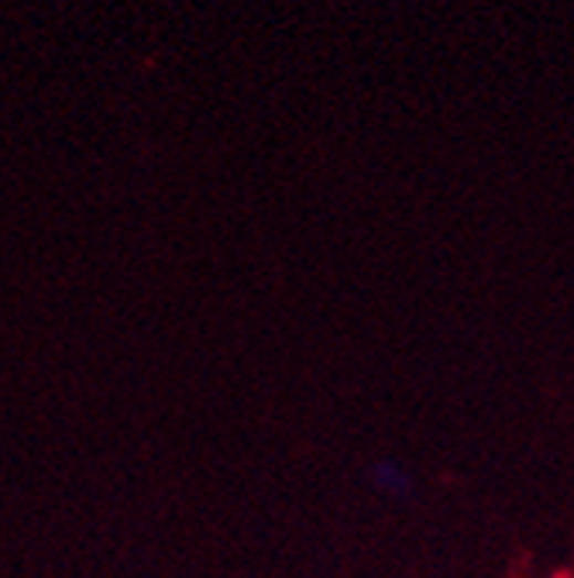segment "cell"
Masks as SVG:
<instances>
[{"label":"cell","instance_id":"1","mask_svg":"<svg viewBox=\"0 0 574 578\" xmlns=\"http://www.w3.org/2000/svg\"><path fill=\"white\" fill-rule=\"evenodd\" d=\"M375 482H378V486L399 489V493H403V489L409 486V482H406L403 475H396V468H393V465H378V468H375Z\"/></svg>","mask_w":574,"mask_h":578}]
</instances>
